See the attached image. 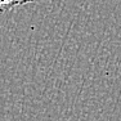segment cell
<instances>
[{
	"instance_id": "obj_1",
	"label": "cell",
	"mask_w": 121,
	"mask_h": 121,
	"mask_svg": "<svg viewBox=\"0 0 121 121\" xmlns=\"http://www.w3.org/2000/svg\"><path fill=\"white\" fill-rule=\"evenodd\" d=\"M34 1L35 0H0V7L3 12H5V10L13 9L14 7H22V5L30 4Z\"/></svg>"
}]
</instances>
